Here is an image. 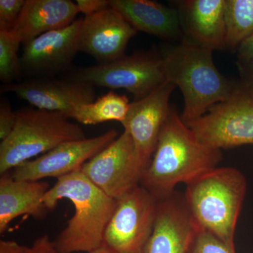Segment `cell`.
Listing matches in <instances>:
<instances>
[{"label": "cell", "mask_w": 253, "mask_h": 253, "mask_svg": "<svg viewBox=\"0 0 253 253\" xmlns=\"http://www.w3.org/2000/svg\"><path fill=\"white\" fill-rule=\"evenodd\" d=\"M188 253H236L209 231L199 228Z\"/></svg>", "instance_id": "obj_23"}, {"label": "cell", "mask_w": 253, "mask_h": 253, "mask_svg": "<svg viewBox=\"0 0 253 253\" xmlns=\"http://www.w3.org/2000/svg\"><path fill=\"white\" fill-rule=\"evenodd\" d=\"M175 87L166 81L143 99L130 103L126 119L121 123L132 139L136 156L146 168L170 111L169 98Z\"/></svg>", "instance_id": "obj_11"}, {"label": "cell", "mask_w": 253, "mask_h": 253, "mask_svg": "<svg viewBox=\"0 0 253 253\" xmlns=\"http://www.w3.org/2000/svg\"><path fill=\"white\" fill-rule=\"evenodd\" d=\"M183 41L211 50L226 49V0L177 1Z\"/></svg>", "instance_id": "obj_16"}, {"label": "cell", "mask_w": 253, "mask_h": 253, "mask_svg": "<svg viewBox=\"0 0 253 253\" xmlns=\"http://www.w3.org/2000/svg\"><path fill=\"white\" fill-rule=\"evenodd\" d=\"M186 206L197 225L235 250L234 236L247 182L234 168L216 167L186 184Z\"/></svg>", "instance_id": "obj_4"}, {"label": "cell", "mask_w": 253, "mask_h": 253, "mask_svg": "<svg viewBox=\"0 0 253 253\" xmlns=\"http://www.w3.org/2000/svg\"><path fill=\"white\" fill-rule=\"evenodd\" d=\"M16 124V112L7 101L1 100L0 104V139L4 140L11 134Z\"/></svg>", "instance_id": "obj_25"}, {"label": "cell", "mask_w": 253, "mask_h": 253, "mask_svg": "<svg viewBox=\"0 0 253 253\" xmlns=\"http://www.w3.org/2000/svg\"><path fill=\"white\" fill-rule=\"evenodd\" d=\"M109 4L136 31L171 41L184 38L177 9L150 0H110Z\"/></svg>", "instance_id": "obj_18"}, {"label": "cell", "mask_w": 253, "mask_h": 253, "mask_svg": "<svg viewBox=\"0 0 253 253\" xmlns=\"http://www.w3.org/2000/svg\"><path fill=\"white\" fill-rule=\"evenodd\" d=\"M83 18L66 27L44 33L25 43L21 64L32 73H49L66 69L79 51Z\"/></svg>", "instance_id": "obj_15"}, {"label": "cell", "mask_w": 253, "mask_h": 253, "mask_svg": "<svg viewBox=\"0 0 253 253\" xmlns=\"http://www.w3.org/2000/svg\"><path fill=\"white\" fill-rule=\"evenodd\" d=\"M70 0H26L14 32L25 44L47 32L66 27L79 14Z\"/></svg>", "instance_id": "obj_19"}, {"label": "cell", "mask_w": 253, "mask_h": 253, "mask_svg": "<svg viewBox=\"0 0 253 253\" xmlns=\"http://www.w3.org/2000/svg\"><path fill=\"white\" fill-rule=\"evenodd\" d=\"M136 32L122 15L109 6L83 18L79 51L101 63L112 62L125 56L126 46Z\"/></svg>", "instance_id": "obj_14"}, {"label": "cell", "mask_w": 253, "mask_h": 253, "mask_svg": "<svg viewBox=\"0 0 253 253\" xmlns=\"http://www.w3.org/2000/svg\"><path fill=\"white\" fill-rule=\"evenodd\" d=\"M237 51L238 57L253 56V33L240 44Z\"/></svg>", "instance_id": "obj_30"}, {"label": "cell", "mask_w": 253, "mask_h": 253, "mask_svg": "<svg viewBox=\"0 0 253 253\" xmlns=\"http://www.w3.org/2000/svg\"><path fill=\"white\" fill-rule=\"evenodd\" d=\"M236 64L239 69L240 85L253 91V56L238 57Z\"/></svg>", "instance_id": "obj_26"}, {"label": "cell", "mask_w": 253, "mask_h": 253, "mask_svg": "<svg viewBox=\"0 0 253 253\" xmlns=\"http://www.w3.org/2000/svg\"><path fill=\"white\" fill-rule=\"evenodd\" d=\"M80 13L85 16H91L109 7V1L106 0H77L76 1Z\"/></svg>", "instance_id": "obj_27"}, {"label": "cell", "mask_w": 253, "mask_h": 253, "mask_svg": "<svg viewBox=\"0 0 253 253\" xmlns=\"http://www.w3.org/2000/svg\"><path fill=\"white\" fill-rule=\"evenodd\" d=\"M87 253H114L113 251H111L109 248L106 247L104 244L102 246H100L98 249L94 250V251H91V252Z\"/></svg>", "instance_id": "obj_31"}, {"label": "cell", "mask_w": 253, "mask_h": 253, "mask_svg": "<svg viewBox=\"0 0 253 253\" xmlns=\"http://www.w3.org/2000/svg\"><path fill=\"white\" fill-rule=\"evenodd\" d=\"M199 229L184 195L174 192L158 201L154 228L142 253H188Z\"/></svg>", "instance_id": "obj_12"}, {"label": "cell", "mask_w": 253, "mask_h": 253, "mask_svg": "<svg viewBox=\"0 0 253 253\" xmlns=\"http://www.w3.org/2000/svg\"><path fill=\"white\" fill-rule=\"evenodd\" d=\"M21 41L14 31H0V79L11 84L21 74V59L18 51Z\"/></svg>", "instance_id": "obj_22"}, {"label": "cell", "mask_w": 253, "mask_h": 253, "mask_svg": "<svg viewBox=\"0 0 253 253\" xmlns=\"http://www.w3.org/2000/svg\"><path fill=\"white\" fill-rule=\"evenodd\" d=\"M187 126L201 143L214 149L253 144V91L236 84L230 96Z\"/></svg>", "instance_id": "obj_6"}, {"label": "cell", "mask_w": 253, "mask_h": 253, "mask_svg": "<svg viewBox=\"0 0 253 253\" xmlns=\"http://www.w3.org/2000/svg\"><path fill=\"white\" fill-rule=\"evenodd\" d=\"M82 172L105 194L119 199L141 185L146 168L136 156L129 133L121 136L84 163Z\"/></svg>", "instance_id": "obj_9"}, {"label": "cell", "mask_w": 253, "mask_h": 253, "mask_svg": "<svg viewBox=\"0 0 253 253\" xmlns=\"http://www.w3.org/2000/svg\"><path fill=\"white\" fill-rule=\"evenodd\" d=\"M212 50L182 41L162 57L166 81L181 89L186 126L204 116L212 106L227 99L235 89L218 71Z\"/></svg>", "instance_id": "obj_3"}, {"label": "cell", "mask_w": 253, "mask_h": 253, "mask_svg": "<svg viewBox=\"0 0 253 253\" xmlns=\"http://www.w3.org/2000/svg\"><path fill=\"white\" fill-rule=\"evenodd\" d=\"M117 137L118 131L111 129L95 137L63 143L35 159L21 163L13 169L11 175L16 180L58 179L81 169Z\"/></svg>", "instance_id": "obj_10"}, {"label": "cell", "mask_w": 253, "mask_h": 253, "mask_svg": "<svg viewBox=\"0 0 253 253\" xmlns=\"http://www.w3.org/2000/svg\"><path fill=\"white\" fill-rule=\"evenodd\" d=\"M64 114L40 109L16 111V124L0 144V174L68 141L85 139L81 126Z\"/></svg>", "instance_id": "obj_5"}, {"label": "cell", "mask_w": 253, "mask_h": 253, "mask_svg": "<svg viewBox=\"0 0 253 253\" xmlns=\"http://www.w3.org/2000/svg\"><path fill=\"white\" fill-rule=\"evenodd\" d=\"M29 247L21 246L14 241H0V253H27Z\"/></svg>", "instance_id": "obj_29"}, {"label": "cell", "mask_w": 253, "mask_h": 253, "mask_svg": "<svg viewBox=\"0 0 253 253\" xmlns=\"http://www.w3.org/2000/svg\"><path fill=\"white\" fill-rule=\"evenodd\" d=\"M49 184L44 181L16 180L9 172L0 178V234L23 214L42 219L47 214L44 197Z\"/></svg>", "instance_id": "obj_17"}, {"label": "cell", "mask_w": 253, "mask_h": 253, "mask_svg": "<svg viewBox=\"0 0 253 253\" xmlns=\"http://www.w3.org/2000/svg\"><path fill=\"white\" fill-rule=\"evenodd\" d=\"M63 199L73 203L75 213L53 241L58 253H89L102 246L117 201L94 185L81 169L58 178L43 201L51 211Z\"/></svg>", "instance_id": "obj_2"}, {"label": "cell", "mask_w": 253, "mask_h": 253, "mask_svg": "<svg viewBox=\"0 0 253 253\" xmlns=\"http://www.w3.org/2000/svg\"><path fill=\"white\" fill-rule=\"evenodd\" d=\"M72 79L93 86L123 89L143 99L166 83L162 57L141 53L120 58L112 62L83 68Z\"/></svg>", "instance_id": "obj_7"}, {"label": "cell", "mask_w": 253, "mask_h": 253, "mask_svg": "<svg viewBox=\"0 0 253 253\" xmlns=\"http://www.w3.org/2000/svg\"><path fill=\"white\" fill-rule=\"evenodd\" d=\"M27 253H59L47 234L41 236L28 249Z\"/></svg>", "instance_id": "obj_28"}, {"label": "cell", "mask_w": 253, "mask_h": 253, "mask_svg": "<svg viewBox=\"0 0 253 253\" xmlns=\"http://www.w3.org/2000/svg\"><path fill=\"white\" fill-rule=\"evenodd\" d=\"M25 0H0V31H14Z\"/></svg>", "instance_id": "obj_24"}, {"label": "cell", "mask_w": 253, "mask_h": 253, "mask_svg": "<svg viewBox=\"0 0 253 253\" xmlns=\"http://www.w3.org/2000/svg\"><path fill=\"white\" fill-rule=\"evenodd\" d=\"M116 201L103 244L114 253H142L154 228L158 200L139 185Z\"/></svg>", "instance_id": "obj_8"}, {"label": "cell", "mask_w": 253, "mask_h": 253, "mask_svg": "<svg viewBox=\"0 0 253 253\" xmlns=\"http://www.w3.org/2000/svg\"><path fill=\"white\" fill-rule=\"evenodd\" d=\"M1 89L14 92L37 109L60 112L69 119L75 110L92 102L96 96L94 86L73 79L31 80L4 84Z\"/></svg>", "instance_id": "obj_13"}, {"label": "cell", "mask_w": 253, "mask_h": 253, "mask_svg": "<svg viewBox=\"0 0 253 253\" xmlns=\"http://www.w3.org/2000/svg\"><path fill=\"white\" fill-rule=\"evenodd\" d=\"M129 99L126 95L111 91L89 104L78 107L71 118L83 125H96L108 121L122 123L129 110Z\"/></svg>", "instance_id": "obj_20"}, {"label": "cell", "mask_w": 253, "mask_h": 253, "mask_svg": "<svg viewBox=\"0 0 253 253\" xmlns=\"http://www.w3.org/2000/svg\"><path fill=\"white\" fill-rule=\"evenodd\" d=\"M226 49H237L253 33V0H226Z\"/></svg>", "instance_id": "obj_21"}, {"label": "cell", "mask_w": 253, "mask_h": 253, "mask_svg": "<svg viewBox=\"0 0 253 253\" xmlns=\"http://www.w3.org/2000/svg\"><path fill=\"white\" fill-rule=\"evenodd\" d=\"M221 158V150L201 143L171 107L141 186L159 201L172 195L178 184L217 167Z\"/></svg>", "instance_id": "obj_1"}]
</instances>
